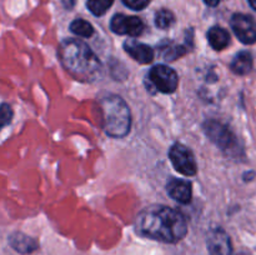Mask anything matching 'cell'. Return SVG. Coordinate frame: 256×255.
<instances>
[{
	"mask_svg": "<svg viewBox=\"0 0 256 255\" xmlns=\"http://www.w3.org/2000/svg\"><path fill=\"white\" fill-rule=\"evenodd\" d=\"M135 229L142 236L174 244L185 238L188 222L178 210L164 205H152L138 214Z\"/></svg>",
	"mask_w": 256,
	"mask_h": 255,
	"instance_id": "obj_1",
	"label": "cell"
},
{
	"mask_svg": "<svg viewBox=\"0 0 256 255\" xmlns=\"http://www.w3.org/2000/svg\"><path fill=\"white\" fill-rule=\"evenodd\" d=\"M62 68L80 82H94L102 72V64L92 49L79 39H65L58 50Z\"/></svg>",
	"mask_w": 256,
	"mask_h": 255,
	"instance_id": "obj_2",
	"label": "cell"
},
{
	"mask_svg": "<svg viewBox=\"0 0 256 255\" xmlns=\"http://www.w3.org/2000/svg\"><path fill=\"white\" fill-rule=\"evenodd\" d=\"M104 115V130L112 138H124L132 126L130 109L124 99L118 95H109L100 100Z\"/></svg>",
	"mask_w": 256,
	"mask_h": 255,
	"instance_id": "obj_3",
	"label": "cell"
},
{
	"mask_svg": "<svg viewBox=\"0 0 256 255\" xmlns=\"http://www.w3.org/2000/svg\"><path fill=\"white\" fill-rule=\"evenodd\" d=\"M204 130L209 139L222 152H226L228 155H239V152L242 150L239 146V142L229 128L218 120L212 119L205 122Z\"/></svg>",
	"mask_w": 256,
	"mask_h": 255,
	"instance_id": "obj_4",
	"label": "cell"
},
{
	"mask_svg": "<svg viewBox=\"0 0 256 255\" xmlns=\"http://www.w3.org/2000/svg\"><path fill=\"white\" fill-rule=\"evenodd\" d=\"M169 158L172 166L180 174L185 176H192L196 174V162H195L194 154L189 148L182 144H174L169 150Z\"/></svg>",
	"mask_w": 256,
	"mask_h": 255,
	"instance_id": "obj_5",
	"label": "cell"
},
{
	"mask_svg": "<svg viewBox=\"0 0 256 255\" xmlns=\"http://www.w3.org/2000/svg\"><path fill=\"white\" fill-rule=\"evenodd\" d=\"M149 80L152 86L159 92L170 94L176 90L179 78L176 72L166 65H155L149 72Z\"/></svg>",
	"mask_w": 256,
	"mask_h": 255,
	"instance_id": "obj_6",
	"label": "cell"
},
{
	"mask_svg": "<svg viewBox=\"0 0 256 255\" xmlns=\"http://www.w3.org/2000/svg\"><path fill=\"white\" fill-rule=\"evenodd\" d=\"M230 24L240 42L244 44L256 42V22L250 15L234 14Z\"/></svg>",
	"mask_w": 256,
	"mask_h": 255,
	"instance_id": "obj_7",
	"label": "cell"
},
{
	"mask_svg": "<svg viewBox=\"0 0 256 255\" xmlns=\"http://www.w3.org/2000/svg\"><path fill=\"white\" fill-rule=\"evenodd\" d=\"M110 28L114 32L119 35H130L139 36L144 32V22L138 16H126L122 14H116L110 22Z\"/></svg>",
	"mask_w": 256,
	"mask_h": 255,
	"instance_id": "obj_8",
	"label": "cell"
},
{
	"mask_svg": "<svg viewBox=\"0 0 256 255\" xmlns=\"http://www.w3.org/2000/svg\"><path fill=\"white\" fill-rule=\"evenodd\" d=\"M208 249L210 255H232L229 235L220 228L212 230L208 235Z\"/></svg>",
	"mask_w": 256,
	"mask_h": 255,
	"instance_id": "obj_9",
	"label": "cell"
},
{
	"mask_svg": "<svg viewBox=\"0 0 256 255\" xmlns=\"http://www.w3.org/2000/svg\"><path fill=\"white\" fill-rule=\"evenodd\" d=\"M168 194L180 204H189L192 196V184L182 179H172L168 182Z\"/></svg>",
	"mask_w": 256,
	"mask_h": 255,
	"instance_id": "obj_10",
	"label": "cell"
},
{
	"mask_svg": "<svg viewBox=\"0 0 256 255\" xmlns=\"http://www.w3.org/2000/svg\"><path fill=\"white\" fill-rule=\"evenodd\" d=\"M124 49L134 60L140 64H149L154 59V50L152 46L135 40H126L124 42Z\"/></svg>",
	"mask_w": 256,
	"mask_h": 255,
	"instance_id": "obj_11",
	"label": "cell"
},
{
	"mask_svg": "<svg viewBox=\"0 0 256 255\" xmlns=\"http://www.w3.org/2000/svg\"><path fill=\"white\" fill-rule=\"evenodd\" d=\"M9 244L15 252H18L19 254H32L35 250L39 248L36 240L34 238L29 236V235L24 234V232H12L9 236Z\"/></svg>",
	"mask_w": 256,
	"mask_h": 255,
	"instance_id": "obj_12",
	"label": "cell"
},
{
	"mask_svg": "<svg viewBox=\"0 0 256 255\" xmlns=\"http://www.w3.org/2000/svg\"><path fill=\"white\" fill-rule=\"evenodd\" d=\"M208 39H209L210 45L215 50H222L229 45L230 35L224 28L222 26H212L208 32Z\"/></svg>",
	"mask_w": 256,
	"mask_h": 255,
	"instance_id": "obj_13",
	"label": "cell"
},
{
	"mask_svg": "<svg viewBox=\"0 0 256 255\" xmlns=\"http://www.w3.org/2000/svg\"><path fill=\"white\" fill-rule=\"evenodd\" d=\"M232 70L238 75H246L252 69V56L249 52H240L232 62Z\"/></svg>",
	"mask_w": 256,
	"mask_h": 255,
	"instance_id": "obj_14",
	"label": "cell"
},
{
	"mask_svg": "<svg viewBox=\"0 0 256 255\" xmlns=\"http://www.w3.org/2000/svg\"><path fill=\"white\" fill-rule=\"evenodd\" d=\"M160 55L164 58L165 60H175L176 58L182 56L186 52V48L185 46H180V45L174 44V42H164V44L160 45Z\"/></svg>",
	"mask_w": 256,
	"mask_h": 255,
	"instance_id": "obj_15",
	"label": "cell"
},
{
	"mask_svg": "<svg viewBox=\"0 0 256 255\" xmlns=\"http://www.w3.org/2000/svg\"><path fill=\"white\" fill-rule=\"evenodd\" d=\"M70 30L72 32H74L78 36H84V38H90L94 34V29H92V24L82 19H76L70 24Z\"/></svg>",
	"mask_w": 256,
	"mask_h": 255,
	"instance_id": "obj_16",
	"label": "cell"
},
{
	"mask_svg": "<svg viewBox=\"0 0 256 255\" xmlns=\"http://www.w3.org/2000/svg\"><path fill=\"white\" fill-rule=\"evenodd\" d=\"M174 14H172L170 10H159V12H156V15H155V24H156V26L160 28V29H168V28H170L174 24Z\"/></svg>",
	"mask_w": 256,
	"mask_h": 255,
	"instance_id": "obj_17",
	"label": "cell"
},
{
	"mask_svg": "<svg viewBox=\"0 0 256 255\" xmlns=\"http://www.w3.org/2000/svg\"><path fill=\"white\" fill-rule=\"evenodd\" d=\"M114 0H88V9L96 16L104 15L108 12Z\"/></svg>",
	"mask_w": 256,
	"mask_h": 255,
	"instance_id": "obj_18",
	"label": "cell"
},
{
	"mask_svg": "<svg viewBox=\"0 0 256 255\" xmlns=\"http://www.w3.org/2000/svg\"><path fill=\"white\" fill-rule=\"evenodd\" d=\"M12 116H14V112H12V106L9 104L0 105V132L2 130V128L12 122Z\"/></svg>",
	"mask_w": 256,
	"mask_h": 255,
	"instance_id": "obj_19",
	"label": "cell"
},
{
	"mask_svg": "<svg viewBox=\"0 0 256 255\" xmlns=\"http://www.w3.org/2000/svg\"><path fill=\"white\" fill-rule=\"evenodd\" d=\"M122 2L132 10H142L149 4V0H122Z\"/></svg>",
	"mask_w": 256,
	"mask_h": 255,
	"instance_id": "obj_20",
	"label": "cell"
},
{
	"mask_svg": "<svg viewBox=\"0 0 256 255\" xmlns=\"http://www.w3.org/2000/svg\"><path fill=\"white\" fill-rule=\"evenodd\" d=\"M205 4L209 5V6H216L220 2V0H204Z\"/></svg>",
	"mask_w": 256,
	"mask_h": 255,
	"instance_id": "obj_21",
	"label": "cell"
},
{
	"mask_svg": "<svg viewBox=\"0 0 256 255\" xmlns=\"http://www.w3.org/2000/svg\"><path fill=\"white\" fill-rule=\"evenodd\" d=\"M249 2H250V5H252V9L256 10V0H249Z\"/></svg>",
	"mask_w": 256,
	"mask_h": 255,
	"instance_id": "obj_22",
	"label": "cell"
},
{
	"mask_svg": "<svg viewBox=\"0 0 256 255\" xmlns=\"http://www.w3.org/2000/svg\"><path fill=\"white\" fill-rule=\"evenodd\" d=\"M239 255H246V254H239Z\"/></svg>",
	"mask_w": 256,
	"mask_h": 255,
	"instance_id": "obj_23",
	"label": "cell"
}]
</instances>
